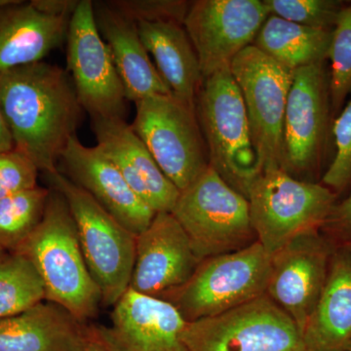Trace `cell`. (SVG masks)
I'll use <instances>...</instances> for the list:
<instances>
[{
	"instance_id": "24",
	"label": "cell",
	"mask_w": 351,
	"mask_h": 351,
	"mask_svg": "<svg viewBox=\"0 0 351 351\" xmlns=\"http://www.w3.org/2000/svg\"><path fill=\"white\" fill-rule=\"evenodd\" d=\"M332 31L313 29L269 15L253 45L291 71L328 60Z\"/></svg>"
},
{
	"instance_id": "37",
	"label": "cell",
	"mask_w": 351,
	"mask_h": 351,
	"mask_svg": "<svg viewBox=\"0 0 351 351\" xmlns=\"http://www.w3.org/2000/svg\"><path fill=\"white\" fill-rule=\"evenodd\" d=\"M346 351H351V341L350 343H348V348H346Z\"/></svg>"
},
{
	"instance_id": "17",
	"label": "cell",
	"mask_w": 351,
	"mask_h": 351,
	"mask_svg": "<svg viewBox=\"0 0 351 351\" xmlns=\"http://www.w3.org/2000/svg\"><path fill=\"white\" fill-rule=\"evenodd\" d=\"M60 161L71 182L87 191L134 234H140L151 225L156 212L130 188L98 145L86 147L75 136Z\"/></svg>"
},
{
	"instance_id": "22",
	"label": "cell",
	"mask_w": 351,
	"mask_h": 351,
	"mask_svg": "<svg viewBox=\"0 0 351 351\" xmlns=\"http://www.w3.org/2000/svg\"><path fill=\"white\" fill-rule=\"evenodd\" d=\"M307 351H346L351 341V247H337L326 283L302 331Z\"/></svg>"
},
{
	"instance_id": "26",
	"label": "cell",
	"mask_w": 351,
	"mask_h": 351,
	"mask_svg": "<svg viewBox=\"0 0 351 351\" xmlns=\"http://www.w3.org/2000/svg\"><path fill=\"white\" fill-rule=\"evenodd\" d=\"M50 189L36 186L0 200V249L13 253L43 218Z\"/></svg>"
},
{
	"instance_id": "32",
	"label": "cell",
	"mask_w": 351,
	"mask_h": 351,
	"mask_svg": "<svg viewBox=\"0 0 351 351\" xmlns=\"http://www.w3.org/2000/svg\"><path fill=\"white\" fill-rule=\"evenodd\" d=\"M320 232L335 248L351 247V193L334 205Z\"/></svg>"
},
{
	"instance_id": "13",
	"label": "cell",
	"mask_w": 351,
	"mask_h": 351,
	"mask_svg": "<svg viewBox=\"0 0 351 351\" xmlns=\"http://www.w3.org/2000/svg\"><path fill=\"white\" fill-rule=\"evenodd\" d=\"M270 15L261 0H196L184 21L203 78L225 68L248 46L253 45Z\"/></svg>"
},
{
	"instance_id": "21",
	"label": "cell",
	"mask_w": 351,
	"mask_h": 351,
	"mask_svg": "<svg viewBox=\"0 0 351 351\" xmlns=\"http://www.w3.org/2000/svg\"><path fill=\"white\" fill-rule=\"evenodd\" d=\"M93 5L97 27L112 53L127 100L136 103L154 95L172 94L149 59L137 24L106 1H93Z\"/></svg>"
},
{
	"instance_id": "19",
	"label": "cell",
	"mask_w": 351,
	"mask_h": 351,
	"mask_svg": "<svg viewBox=\"0 0 351 351\" xmlns=\"http://www.w3.org/2000/svg\"><path fill=\"white\" fill-rule=\"evenodd\" d=\"M71 18L41 12L31 1L0 5V71L43 62L66 43Z\"/></svg>"
},
{
	"instance_id": "31",
	"label": "cell",
	"mask_w": 351,
	"mask_h": 351,
	"mask_svg": "<svg viewBox=\"0 0 351 351\" xmlns=\"http://www.w3.org/2000/svg\"><path fill=\"white\" fill-rule=\"evenodd\" d=\"M38 168L22 152L0 154V200L38 186Z\"/></svg>"
},
{
	"instance_id": "7",
	"label": "cell",
	"mask_w": 351,
	"mask_h": 351,
	"mask_svg": "<svg viewBox=\"0 0 351 351\" xmlns=\"http://www.w3.org/2000/svg\"><path fill=\"white\" fill-rule=\"evenodd\" d=\"M171 213L184 228L199 261L239 251L257 241L248 199L210 166L180 191Z\"/></svg>"
},
{
	"instance_id": "4",
	"label": "cell",
	"mask_w": 351,
	"mask_h": 351,
	"mask_svg": "<svg viewBox=\"0 0 351 351\" xmlns=\"http://www.w3.org/2000/svg\"><path fill=\"white\" fill-rule=\"evenodd\" d=\"M46 176L68 203L88 269L101 293V304L114 306L130 286L137 235L66 175L57 171Z\"/></svg>"
},
{
	"instance_id": "1",
	"label": "cell",
	"mask_w": 351,
	"mask_h": 351,
	"mask_svg": "<svg viewBox=\"0 0 351 351\" xmlns=\"http://www.w3.org/2000/svg\"><path fill=\"white\" fill-rule=\"evenodd\" d=\"M0 108L14 149L45 175L59 171L84 110L68 71L43 61L0 71Z\"/></svg>"
},
{
	"instance_id": "38",
	"label": "cell",
	"mask_w": 351,
	"mask_h": 351,
	"mask_svg": "<svg viewBox=\"0 0 351 351\" xmlns=\"http://www.w3.org/2000/svg\"><path fill=\"white\" fill-rule=\"evenodd\" d=\"M7 1H8V0H0V5H2V4L6 3Z\"/></svg>"
},
{
	"instance_id": "3",
	"label": "cell",
	"mask_w": 351,
	"mask_h": 351,
	"mask_svg": "<svg viewBox=\"0 0 351 351\" xmlns=\"http://www.w3.org/2000/svg\"><path fill=\"white\" fill-rule=\"evenodd\" d=\"M195 110L210 167L248 199L251 186L263 172L252 142L243 98L230 68L203 80Z\"/></svg>"
},
{
	"instance_id": "28",
	"label": "cell",
	"mask_w": 351,
	"mask_h": 351,
	"mask_svg": "<svg viewBox=\"0 0 351 351\" xmlns=\"http://www.w3.org/2000/svg\"><path fill=\"white\" fill-rule=\"evenodd\" d=\"M270 15L313 29L332 31L348 2L341 0H263Z\"/></svg>"
},
{
	"instance_id": "36",
	"label": "cell",
	"mask_w": 351,
	"mask_h": 351,
	"mask_svg": "<svg viewBox=\"0 0 351 351\" xmlns=\"http://www.w3.org/2000/svg\"><path fill=\"white\" fill-rule=\"evenodd\" d=\"M6 254H7V252L1 250V249H0V261H1V258H3L4 256L6 255Z\"/></svg>"
},
{
	"instance_id": "33",
	"label": "cell",
	"mask_w": 351,
	"mask_h": 351,
	"mask_svg": "<svg viewBox=\"0 0 351 351\" xmlns=\"http://www.w3.org/2000/svg\"><path fill=\"white\" fill-rule=\"evenodd\" d=\"M31 2L41 12L71 18L80 0H32Z\"/></svg>"
},
{
	"instance_id": "9",
	"label": "cell",
	"mask_w": 351,
	"mask_h": 351,
	"mask_svg": "<svg viewBox=\"0 0 351 351\" xmlns=\"http://www.w3.org/2000/svg\"><path fill=\"white\" fill-rule=\"evenodd\" d=\"M135 105L132 129L164 175L179 191H184L209 167L195 108L173 94L154 95Z\"/></svg>"
},
{
	"instance_id": "27",
	"label": "cell",
	"mask_w": 351,
	"mask_h": 351,
	"mask_svg": "<svg viewBox=\"0 0 351 351\" xmlns=\"http://www.w3.org/2000/svg\"><path fill=\"white\" fill-rule=\"evenodd\" d=\"M328 59L330 69V95L334 119L341 112L351 96V2L346 3L332 29Z\"/></svg>"
},
{
	"instance_id": "16",
	"label": "cell",
	"mask_w": 351,
	"mask_h": 351,
	"mask_svg": "<svg viewBox=\"0 0 351 351\" xmlns=\"http://www.w3.org/2000/svg\"><path fill=\"white\" fill-rule=\"evenodd\" d=\"M186 324L170 302L129 288L113 306L110 324L91 331L112 351H189L182 339Z\"/></svg>"
},
{
	"instance_id": "2",
	"label": "cell",
	"mask_w": 351,
	"mask_h": 351,
	"mask_svg": "<svg viewBox=\"0 0 351 351\" xmlns=\"http://www.w3.org/2000/svg\"><path fill=\"white\" fill-rule=\"evenodd\" d=\"M16 252L38 270L45 301L63 306L83 322L98 314L101 293L88 269L68 203L58 191H51L40 223Z\"/></svg>"
},
{
	"instance_id": "15",
	"label": "cell",
	"mask_w": 351,
	"mask_h": 351,
	"mask_svg": "<svg viewBox=\"0 0 351 351\" xmlns=\"http://www.w3.org/2000/svg\"><path fill=\"white\" fill-rule=\"evenodd\" d=\"M200 261L184 228L171 212H160L137 235L135 263L129 288L165 300L188 282Z\"/></svg>"
},
{
	"instance_id": "5",
	"label": "cell",
	"mask_w": 351,
	"mask_h": 351,
	"mask_svg": "<svg viewBox=\"0 0 351 351\" xmlns=\"http://www.w3.org/2000/svg\"><path fill=\"white\" fill-rule=\"evenodd\" d=\"M339 197L321 182L295 179L285 171H265L249 191L257 241L271 257L302 233L320 230Z\"/></svg>"
},
{
	"instance_id": "20",
	"label": "cell",
	"mask_w": 351,
	"mask_h": 351,
	"mask_svg": "<svg viewBox=\"0 0 351 351\" xmlns=\"http://www.w3.org/2000/svg\"><path fill=\"white\" fill-rule=\"evenodd\" d=\"M92 337L91 326L52 302L0 319V351H83Z\"/></svg>"
},
{
	"instance_id": "12",
	"label": "cell",
	"mask_w": 351,
	"mask_h": 351,
	"mask_svg": "<svg viewBox=\"0 0 351 351\" xmlns=\"http://www.w3.org/2000/svg\"><path fill=\"white\" fill-rule=\"evenodd\" d=\"M66 64L78 100L91 119H125V89L97 27L92 0H80L69 21Z\"/></svg>"
},
{
	"instance_id": "23",
	"label": "cell",
	"mask_w": 351,
	"mask_h": 351,
	"mask_svg": "<svg viewBox=\"0 0 351 351\" xmlns=\"http://www.w3.org/2000/svg\"><path fill=\"white\" fill-rule=\"evenodd\" d=\"M137 27L145 49L154 57L157 71L172 94L195 108L204 78L184 25L167 21L138 23Z\"/></svg>"
},
{
	"instance_id": "10",
	"label": "cell",
	"mask_w": 351,
	"mask_h": 351,
	"mask_svg": "<svg viewBox=\"0 0 351 351\" xmlns=\"http://www.w3.org/2000/svg\"><path fill=\"white\" fill-rule=\"evenodd\" d=\"M182 339L189 351H307L295 321L267 294L186 322Z\"/></svg>"
},
{
	"instance_id": "25",
	"label": "cell",
	"mask_w": 351,
	"mask_h": 351,
	"mask_svg": "<svg viewBox=\"0 0 351 351\" xmlns=\"http://www.w3.org/2000/svg\"><path fill=\"white\" fill-rule=\"evenodd\" d=\"M45 301L43 279L22 254L7 253L0 261V319L17 315Z\"/></svg>"
},
{
	"instance_id": "30",
	"label": "cell",
	"mask_w": 351,
	"mask_h": 351,
	"mask_svg": "<svg viewBox=\"0 0 351 351\" xmlns=\"http://www.w3.org/2000/svg\"><path fill=\"white\" fill-rule=\"evenodd\" d=\"M122 15L138 23L176 22L184 25L191 1L186 0H110Z\"/></svg>"
},
{
	"instance_id": "6",
	"label": "cell",
	"mask_w": 351,
	"mask_h": 351,
	"mask_svg": "<svg viewBox=\"0 0 351 351\" xmlns=\"http://www.w3.org/2000/svg\"><path fill=\"white\" fill-rule=\"evenodd\" d=\"M334 119L326 62L295 71L284 117L282 170L301 181L320 182Z\"/></svg>"
},
{
	"instance_id": "11",
	"label": "cell",
	"mask_w": 351,
	"mask_h": 351,
	"mask_svg": "<svg viewBox=\"0 0 351 351\" xmlns=\"http://www.w3.org/2000/svg\"><path fill=\"white\" fill-rule=\"evenodd\" d=\"M230 69L243 98L261 170L282 169L284 117L294 71L254 45L241 51Z\"/></svg>"
},
{
	"instance_id": "35",
	"label": "cell",
	"mask_w": 351,
	"mask_h": 351,
	"mask_svg": "<svg viewBox=\"0 0 351 351\" xmlns=\"http://www.w3.org/2000/svg\"><path fill=\"white\" fill-rule=\"evenodd\" d=\"M93 336V334H92ZM83 351H112L110 348H107L105 345H104L101 341H99L98 339L95 338V337H92L91 341L88 343L86 348H85Z\"/></svg>"
},
{
	"instance_id": "14",
	"label": "cell",
	"mask_w": 351,
	"mask_h": 351,
	"mask_svg": "<svg viewBox=\"0 0 351 351\" xmlns=\"http://www.w3.org/2000/svg\"><path fill=\"white\" fill-rule=\"evenodd\" d=\"M334 249L320 230H313L271 256L265 294L290 315L302 335L322 294Z\"/></svg>"
},
{
	"instance_id": "18",
	"label": "cell",
	"mask_w": 351,
	"mask_h": 351,
	"mask_svg": "<svg viewBox=\"0 0 351 351\" xmlns=\"http://www.w3.org/2000/svg\"><path fill=\"white\" fill-rule=\"evenodd\" d=\"M97 145L130 188L156 213L171 212L179 189L164 175L144 142L125 119H91Z\"/></svg>"
},
{
	"instance_id": "34",
	"label": "cell",
	"mask_w": 351,
	"mask_h": 351,
	"mask_svg": "<svg viewBox=\"0 0 351 351\" xmlns=\"http://www.w3.org/2000/svg\"><path fill=\"white\" fill-rule=\"evenodd\" d=\"M13 149L12 135H11V132L9 130L8 125H7L1 108H0V154L12 151Z\"/></svg>"
},
{
	"instance_id": "29",
	"label": "cell",
	"mask_w": 351,
	"mask_h": 351,
	"mask_svg": "<svg viewBox=\"0 0 351 351\" xmlns=\"http://www.w3.org/2000/svg\"><path fill=\"white\" fill-rule=\"evenodd\" d=\"M335 152L321 184L338 197L351 186V100L332 122Z\"/></svg>"
},
{
	"instance_id": "8",
	"label": "cell",
	"mask_w": 351,
	"mask_h": 351,
	"mask_svg": "<svg viewBox=\"0 0 351 351\" xmlns=\"http://www.w3.org/2000/svg\"><path fill=\"white\" fill-rule=\"evenodd\" d=\"M271 257L258 241L200 261L191 279L164 301L186 322L219 315L267 292Z\"/></svg>"
}]
</instances>
